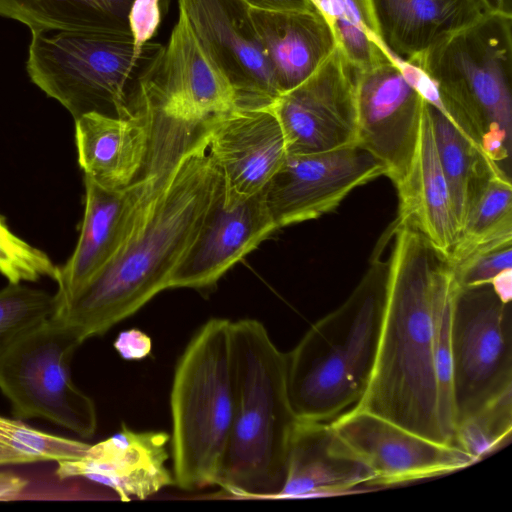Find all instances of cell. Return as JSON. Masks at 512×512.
Listing matches in <instances>:
<instances>
[{
  "label": "cell",
  "instance_id": "1",
  "mask_svg": "<svg viewBox=\"0 0 512 512\" xmlns=\"http://www.w3.org/2000/svg\"><path fill=\"white\" fill-rule=\"evenodd\" d=\"M208 121L164 168L110 261L57 306L54 316L83 342L105 334L168 289L223 188L222 175L208 153Z\"/></svg>",
  "mask_w": 512,
  "mask_h": 512
},
{
  "label": "cell",
  "instance_id": "2",
  "mask_svg": "<svg viewBox=\"0 0 512 512\" xmlns=\"http://www.w3.org/2000/svg\"><path fill=\"white\" fill-rule=\"evenodd\" d=\"M393 235L377 353L353 407L448 445L439 418L433 314L439 284L453 266L415 229L396 221Z\"/></svg>",
  "mask_w": 512,
  "mask_h": 512
},
{
  "label": "cell",
  "instance_id": "3",
  "mask_svg": "<svg viewBox=\"0 0 512 512\" xmlns=\"http://www.w3.org/2000/svg\"><path fill=\"white\" fill-rule=\"evenodd\" d=\"M234 406L215 485L242 498H277L298 421L287 390L286 353L255 319L232 322Z\"/></svg>",
  "mask_w": 512,
  "mask_h": 512
},
{
  "label": "cell",
  "instance_id": "4",
  "mask_svg": "<svg viewBox=\"0 0 512 512\" xmlns=\"http://www.w3.org/2000/svg\"><path fill=\"white\" fill-rule=\"evenodd\" d=\"M392 233L381 238L350 296L286 353L288 396L300 420H333L365 392L386 301L388 260L383 261L381 254Z\"/></svg>",
  "mask_w": 512,
  "mask_h": 512
},
{
  "label": "cell",
  "instance_id": "5",
  "mask_svg": "<svg viewBox=\"0 0 512 512\" xmlns=\"http://www.w3.org/2000/svg\"><path fill=\"white\" fill-rule=\"evenodd\" d=\"M412 66L428 79L439 104L510 176L512 16L485 12Z\"/></svg>",
  "mask_w": 512,
  "mask_h": 512
},
{
  "label": "cell",
  "instance_id": "6",
  "mask_svg": "<svg viewBox=\"0 0 512 512\" xmlns=\"http://www.w3.org/2000/svg\"><path fill=\"white\" fill-rule=\"evenodd\" d=\"M26 62L31 81L74 120L88 113L129 117L145 75L164 45L136 50L131 34L42 30L31 32Z\"/></svg>",
  "mask_w": 512,
  "mask_h": 512
},
{
  "label": "cell",
  "instance_id": "7",
  "mask_svg": "<svg viewBox=\"0 0 512 512\" xmlns=\"http://www.w3.org/2000/svg\"><path fill=\"white\" fill-rule=\"evenodd\" d=\"M232 322L208 320L191 338L174 371L170 444L175 485H215L234 406Z\"/></svg>",
  "mask_w": 512,
  "mask_h": 512
},
{
  "label": "cell",
  "instance_id": "8",
  "mask_svg": "<svg viewBox=\"0 0 512 512\" xmlns=\"http://www.w3.org/2000/svg\"><path fill=\"white\" fill-rule=\"evenodd\" d=\"M83 343L52 315L20 336L0 358V390L17 418H41L82 438L97 429L93 400L71 377V361Z\"/></svg>",
  "mask_w": 512,
  "mask_h": 512
},
{
  "label": "cell",
  "instance_id": "9",
  "mask_svg": "<svg viewBox=\"0 0 512 512\" xmlns=\"http://www.w3.org/2000/svg\"><path fill=\"white\" fill-rule=\"evenodd\" d=\"M452 392L457 424L512 390L511 302L491 284L457 285L451 318Z\"/></svg>",
  "mask_w": 512,
  "mask_h": 512
},
{
  "label": "cell",
  "instance_id": "10",
  "mask_svg": "<svg viewBox=\"0 0 512 512\" xmlns=\"http://www.w3.org/2000/svg\"><path fill=\"white\" fill-rule=\"evenodd\" d=\"M357 145L385 167L397 186L410 167L417 147L424 95L418 69L396 58L354 71Z\"/></svg>",
  "mask_w": 512,
  "mask_h": 512
},
{
  "label": "cell",
  "instance_id": "11",
  "mask_svg": "<svg viewBox=\"0 0 512 512\" xmlns=\"http://www.w3.org/2000/svg\"><path fill=\"white\" fill-rule=\"evenodd\" d=\"M328 426L334 447L366 467L374 486L439 476L476 463L457 446L431 441L354 407Z\"/></svg>",
  "mask_w": 512,
  "mask_h": 512
},
{
  "label": "cell",
  "instance_id": "12",
  "mask_svg": "<svg viewBox=\"0 0 512 512\" xmlns=\"http://www.w3.org/2000/svg\"><path fill=\"white\" fill-rule=\"evenodd\" d=\"M385 174L383 164L359 145L287 154L263 195L279 229L329 213L355 188Z\"/></svg>",
  "mask_w": 512,
  "mask_h": 512
},
{
  "label": "cell",
  "instance_id": "13",
  "mask_svg": "<svg viewBox=\"0 0 512 512\" xmlns=\"http://www.w3.org/2000/svg\"><path fill=\"white\" fill-rule=\"evenodd\" d=\"M207 57L234 89L238 107H270L281 95L244 0H178Z\"/></svg>",
  "mask_w": 512,
  "mask_h": 512
},
{
  "label": "cell",
  "instance_id": "14",
  "mask_svg": "<svg viewBox=\"0 0 512 512\" xmlns=\"http://www.w3.org/2000/svg\"><path fill=\"white\" fill-rule=\"evenodd\" d=\"M270 107L282 128L287 154L357 145L354 70L338 47L307 80Z\"/></svg>",
  "mask_w": 512,
  "mask_h": 512
},
{
  "label": "cell",
  "instance_id": "15",
  "mask_svg": "<svg viewBox=\"0 0 512 512\" xmlns=\"http://www.w3.org/2000/svg\"><path fill=\"white\" fill-rule=\"evenodd\" d=\"M208 153L223 179V203L261 192L283 163L286 143L271 107H238L208 121Z\"/></svg>",
  "mask_w": 512,
  "mask_h": 512
},
{
  "label": "cell",
  "instance_id": "16",
  "mask_svg": "<svg viewBox=\"0 0 512 512\" xmlns=\"http://www.w3.org/2000/svg\"><path fill=\"white\" fill-rule=\"evenodd\" d=\"M150 101L181 117L206 120L238 108L236 93L179 13L169 40L140 86Z\"/></svg>",
  "mask_w": 512,
  "mask_h": 512
},
{
  "label": "cell",
  "instance_id": "17",
  "mask_svg": "<svg viewBox=\"0 0 512 512\" xmlns=\"http://www.w3.org/2000/svg\"><path fill=\"white\" fill-rule=\"evenodd\" d=\"M276 229L263 190L227 207L222 188L194 242L171 275L168 289L212 287Z\"/></svg>",
  "mask_w": 512,
  "mask_h": 512
},
{
  "label": "cell",
  "instance_id": "18",
  "mask_svg": "<svg viewBox=\"0 0 512 512\" xmlns=\"http://www.w3.org/2000/svg\"><path fill=\"white\" fill-rule=\"evenodd\" d=\"M170 435L163 431H135L125 424L74 460L57 462L59 479L83 477L110 489L118 499H146L175 485L166 466Z\"/></svg>",
  "mask_w": 512,
  "mask_h": 512
},
{
  "label": "cell",
  "instance_id": "19",
  "mask_svg": "<svg viewBox=\"0 0 512 512\" xmlns=\"http://www.w3.org/2000/svg\"><path fill=\"white\" fill-rule=\"evenodd\" d=\"M74 122L78 163L84 177L108 189L126 188L138 178L151 131L149 113L140 102L129 117L88 113Z\"/></svg>",
  "mask_w": 512,
  "mask_h": 512
},
{
  "label": "cell",
  "instance_id": "20",
  "mask_svg": "<svg viewBox=\"0 0 512 512\" xmlns=\"http://www.w3.org/2000/svg\"><path fill=\"white\" fill-rule=\"evenodd\" d=\"M396 188L399 197L397 222L421 233L449 257L460 228L425 101L414 157Z\"/></svg>",
  "mask_w": 512,
  "mask_h": 512
},
{
  "label": "cell",
  "instance_id": "21",
  "mask_svg": "<svg viewBox=\"0 0 512 512\" xmlns=\"http://www.w3.org/2000/svg\"><path fill=\"white\" fill-rule=\"evenodd\" d=\"M371 4L384 47L410 65L485 13L478 0H371Z\"/></svg>",
  "mask_w": 512,
  "mask_h": 512
},
{
  "label": "cell",
  "instance_id": "22",
  "mask_svg": "<svg viewBox=\"0 0 512 512\" xmlns=\"http://www.w3.org/2000/svg\"><path fill=\"white\" fill-rule=\"evenodd\" d=\"M251 14L281 95L307 80L337 48L317 10L251 9Z\"/></svg>",
  "mask_w": 512,
  "mask_h": 512
},
{
  "label": "cell",
  "instance_id": "23",
  "mask_svg": "<svg viewBox=\"0 0 512 512\" xmlns=\"http://www.w3.org/2000/svg\"><path fill=\"white\" fill-rule=\"evenodd\" d=\"M361 485L374 486L372 473L334 447L328 424L299 420L277 498L345 494Z\"/></svg>",
  "mask_w": 512,
  "mask_h": 512
},
{
  "label": "cell",
  "instance_id": "24",
  "mask_svg": "<svg viewBox=\"0 0 512 512\" xmlns=\"http://www.w3.org/2000/svg\"><path fill=\"white\" fill-rule=\"evenodd\" d=\"M418 84L461 230L489 181L506 173L485 153L472 133L439 104L422 72Z\"/></svg>",
  "mask_w": 512,
  "mask_h": 512
},
{
  "label": "cell",
  "instance_id": "25",
  "mask_svg": "<svg viewBox=\"0 0 512 512\" xmlns=\"http://www.w3.org/2000/svg\"><path fill=\"white\" fill-rule=\"evenodd\" d=\"M134 0H0V16L31 32L56 30L131 34L128 14Z\"/></svg>",
  "mask_w": 512,
  "mask_h": 512
},
{
  "label": "cell",
  "instance_id": "26",
  "mask_svg": "<svg viewBox=\"0 0 512 512\" xmlns=\"http://www.w3.org/2000/svg\"><path fill=\"white\" fill-rule=\"evenodd\" d=\"M354 71L394 59L381 42L371 0H310Z\"/></svg>",
  "mask_w": 512,
  "mask_h": 512
},
{
  "label": "cell",
  "instance_id": "27",
  "mask_svg": "<svg viewBox=\"0 0 512 512\" xmlns=\"http://www.w3.org/2000/svg\"><path fill=\"white\" fill-rule=\"evenodd\" d=\"M512 241L511 177H493L471 208L449 255L452 265L470 254Z\"/></svg>",
  "mask_w": 512,
  "mask_h": 512
},
{
  "label": "cell",
  "instance_id": "28",
  "mask_svg": "<svg viewBox=\"0 0 512 512\" xmlns=\"http://www.w3.org/2000/svg\"><path fill=\"white\" fill-rule=\"evenodd\" d=\"M89 445L0 415V466L74 460L82 457Z\"/></svg>",
  "mask_w": 512,
  "mask_h": 512
},
{
  "label": "cell",
  "instance_id": "29",
  "mask_svg": "<svg viewBox=\"0 0 512 512\" xmlns=\"http://www.w3.org/2000/svg\"><path fill=\"white\" fill-rule=\"evenodd\" d=\"M511 432L512 390H508L457 424L455 445L477 462L508 443Z\"/></svg>",
  "mask_w": 512,
  "mask_h": 512
},
{
  "label": "cell",
  "instance_id": "30",
  "mask_svg": "<svg viewBox=\"0 0 512 512\" xmlns=\"http://www.w3.org/2000/svg\"><path fill=\"white\" fill-rule=\"evenodd\" d=\"M57 309L55 295L21 283L0 289V358L31 328L50 318Z\"/></svg>",
  "mask_w": 512,
  "mask_h": 512
},
{
  "label": "cell",
  "instance_id": "31",
  "mask_svg": "<svg viewBox=\"0 0 512 512\" xmlns=\"http://www.w3.org/2000/svg\"><path fill=\"white\" fill-rule=\"evenodd\" d=\"M0 274L9 283L34 282L43 277L56 282L59 267L44 251L12 232L0 215Z\"/></svg>",
  "mask_w": 512,
  "mask_h": 512
},
{
  "label": "cell",
  "instance_id": "32",
  "mask_svg": "<svg viewBox=\"0 0 512 512\" xmlns=\"http://www.w3.org/2000/svg\"><path fill=\"white\" fill-rule=\"evenodd\" d=\"M512 241L474 252L452 265L455 281L460 287L491 283L505 270L512 269Z\"/></svg>",
  "mask_w": 512,
  "mask_h": 512
},
{
  "label": "cell",
  "instance_id": "33",
  "mask_svg": "<svg viewBox=\"0 0 512 512\" xmlns=\"http://www.w3.org/2000/svg\"><path fill=\"white\" fill-rule=\"evenodd\" d=\"M164 1L134 0L128 14V24L136 50H141L155 35L162 17Z\"/></svg>",
  "mask_w": 512,
  "mask_h": 512
},
{
  "label": "cell",
  "instance_id": "34",
  "mask_svg": "<svg viewBox=\"0 0 512 512\" xmlns=\"http://www.w3.org/2000/svg\"><path fill=\"white\" fill-rule=\"evenodd\" d=\"M115 349L126 360H138L150 353L151 340L140 330L131 329L119 334Z\"/></svg>",
  "mask_w": 512,
  "mask_h": 512
},
{
  "label": "cell",
  "instance_id": "35",
  "mask_svg": "<svg viewBox=\"0 0 512 512\" xmlns=\"http://www.w3.org/2000/svg\"><path fill=\"white\" fill-rule=\"evenodd\" d=\"M251 8L263 11H312L310 0H244Z\"/></svg>",
  "mask_w": 512,
  "mask_h": 512
},
{
  "label": "cell",
  "instance_id": "36",
  "mask_svg": "<svg viewBox=\"0 0 512 512\" xmlns=\"http://www.w3.org/2000/svg\"><path fill=\"white\" fill-rule=\"evenodd\" d=\"M28 482L22 477L0 472V501L16 499L26 489Z\"/></svg>",
  "mask_w": 512,
  "mask_h": 512
},
{
  "label": "cell",
  "instance_id": "37",
  "mask_svg": "<svg viewBox=\"0 0 512 512\" xmlns=\"http://www.w3.org/2000/svg\"><path fill=\"white\" fill-rule=\"evenodd\" d=\"M491 286L504 302H511L512 296V269H508L497 275L492 281Z\"/></svg>",
  "mask_w": 512,
  "mask_h": 512
},
{
  "label": "cell",
  "instance_id": "38",
  "mask_svg": "<svg viewBox=\"0 0 512 512\" xmlns=\"http://www.w3.org/2000/svg\"><path fill=\"white\" fill-rule=\"evenodd\" d=\"M484 12L512 16V0H478Z\"/></svg>",
  "mask_w": 512,
  "mask_h": 512
}]
</instances>
